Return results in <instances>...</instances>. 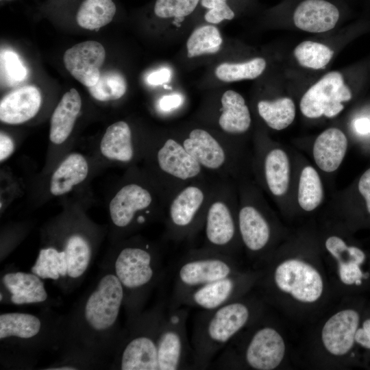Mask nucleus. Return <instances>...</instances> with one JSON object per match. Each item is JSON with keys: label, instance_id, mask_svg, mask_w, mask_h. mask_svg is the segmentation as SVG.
Returning a JSON list of instances; mask_svg holds the SVG:
<instances>
[{"label": "nucleus", "instance_id": "nucleus-1", "mask_svg": "<svg viewBox=\"0 0 370 370\" xmlns=\"http://www.w3.org/2000/svg\"><path fill=\"white\" fill-rule=\"evenodd\" d=\"M60 201L61 211L40 227L38 254L31 271L69 294L83 282L108 235V225L95 223L87 214L93 195Z\"/></svg>", "mask_w": 370, "mask_h": 370}, {"label": "nucleus", "instance_id": "nucleus-2", "mask_svg": "<svg viewBox=\"0 0 370 370\" xmlns=\"http://www.w3.org/2000/svg\"><path fill=\"white\" fill-rule=\"evenodd\" d=\"M124 301L119 280L108 267L101 264L92 286L70 312L62 315L61 349L84 351L108 367L123 332L119 319Z\"/></svg>", "mask_w": 370, "mask_h": 370}, {"label": "nucleus", "instance_id": "nucleus-3", "mask_svg": "<svg viewBox=\"0 0 370 370\" xmlns=\"http://www.w3.org/2000/svg\"><path fill=\"white\" fill-rule=\"evenodd\" d=\"M167 203L160 186L141 166L126 169L106 197L110 243L136 234L147 225L162 221Z\"/></svg>", "mask_w": 370, "mask_h": 370}, {"label": "nucleus", "instance_id": "nucleus-4", "mask_svg": "<svg viewBox=\"0 0 370 370\" xmlns=\"http://www.w3.org/2000/svg\"><path fill=\"white\" fill-rule=\"evenodd\" d=\"M101 265L108 267L119 280L124 292V310L129 322L143 310L162 275L158 245L139 235L110 244Z\"/></svg>", "mask_w": 370, "mask_h": 370}, {"label": "nucleus", "instance_id": "nucleus-5", "mask_svg": "<svg viewBox=\"0 0 370 370\" xmlns=\"http://www.w3.org/2000/svg\"><path fill=\"white\" fill-rule=\"evenodd\" d=\"M0 353L37 359L42 351H60L63 345L62 315L49 309L34 314H0Z\"/></svg>", "mask_w": 370, "mask_h": 370}, {"label": "nucleus", "instance_id": "nucleus-6", "mask_svg": "<svg viewBox=\"0 0 370 370\" xmlns=\"http://www.w3.org/2000/svg\"><path fill=\"white\" fill-rule=\"evenodd\" d=\"M102 168L88 152L72 150L47 173H36L26 181L30 207L38 208L53 199L93 195L92 179Z\"/></svg>", "mask_w": 370, "mask_h": 370}, {"label": "nucleus", "instance_id": "nucleus-7", "mask_svg": "<svg viewBox=\"0 0 370 370\" xmlns=\"http://www.w3.org/2000/svg\"><path fill=\"white\" fill-rule=\"evenodd\" d=\"M252 308L236 299L212 310H201L195 317L191 345L195 369H206L228 343L252 318Z\"/></svg>", "mask_w": 370, "mask_h": 370}, {"label": "nucleus", "instance_id": "nucleus-8", "mask_svg": "<svg viewBox=\"0 0 370 370\" xmlns=\"http://www.w3.org/2000/svg\"><path fill=\"white\" fill-rule=\"evenodd\" d=\"M140 164L160 186L168 202L185 186L210 175L174 135L152 136Z\"/></svg>", "mask_w": 370, "mask_h": 370}, {"label": "nucleus", "instance_id": "nucleus-9", "mask_svg": "<svg viewBox=\"0 0 370 370\" xmlns=\"http://www.w3.org/2000/svg\"><path fill=\"white\" fill-rule=\"evenodd\" d=\"M165 307L160 301L126 322L110 369L158 370V339Z\"/></svg>", "mask_w": 370, "mask_h": 370}, {"label": "nucleus", "instance_id": "nucleus-10", "mask_svg": "<svg viewBox=\"0 0 370 370\" xmlns=\"http://www.w3.org/2000/svg\"><path fill=\"white\" fill-rule=\"evenodd\" d=\"M215 179L208 175L191 182L172 197L162 219L166 238L190 241L202 230Z\"/></svg>", "mask_w": 370, "mask_h": 370}, {"label": "nucleus", "instance_id": "nucleus-11", "mask_svg": "<svg viewBox=\"0 0 370 370\" xmlns=\"http://www.w3.org/2000/svg\"><path fill=\"white\" fill-rule=\"evenodd\" d=\"M237 273L231 256L204 247L190 249L176 267L169 304L199 286Z\"/></svg>", "mask_w": 370, "mask_h": 370}, {"label": "nucleus", "instance_id": "nucleus-12", "mask_svg": "<svg viewBox=\"0 0 370 370\" xmlns=\"http://www.w3.org/2000/svg\"><path fill=\"white\" fill-rule=\"evenodd\" d=\"M232 198L230 180L216 178L202 227L203 247L229 256L240 236L238 210Z\"/></svg>", "mask_w": 370, "mask_h": 370}, {"label": "nucleus", "instance_id": "nucleus-13", "mask_svg": "<svg viewBox=\"0 0 370 370\" xmlns=\"http://www.w3.org/2000/svg\"><path fill=\"white\" fill-rule=\"evenodd\" d=\"M285 343L281 334L268 325L256 328L242 349L224 347L216 356L210 368L230 369L239 363L256 370H272L282 362Z\"/></svg>", "mask_w": 370, "mask_h": 370}, {"label": "nucleus", "instance_id": "nucleus-14", "mask_svg": "<svg viewBox=\"0 0 370 370\" xmlns=\"http://www.w3.org/2000/svg\"><path fill=\"white\" fill-rule=\"evenodd\" d=\"M174 136L208 175L223 180L235 175L236 151L230 136L203 127Z\"/></svg>", "mask_w": 370, "mask_h": 370}, {"label": "nucleus", "instance_id": "nucleus-15", "mask_svg": "<svg viewBox=\"0 0 370 370\" xmlns=\"http://www.w3.org/2000/svg\"><path fill=\"white\" fill-rule=\"evenodd\" d=\"M151 137L138 135L128 122L118 121L107 127L88 153L103 170L112 166L126 169L142 162Z\"/></svg>", "mask_w": 370, "mask_h": 370}, {"label": "nucleus", "instance_id": "nucleus-16", "mask_svg": "<svg viewBox=\"0 0 370 370\" xmlns=\"http://www.w3.org/2000/svg\"><path fill=\"white\" fill-rule=\"evenodd\" d=\"M188 307L166 305L158 339V370L195 369L187 334Z\"/></svg>", "mask_w": 370, "mask_h": 370}, {"label": "nucleus", "instance_id": "nucleus-17", "mask_svg": "<svg viewBox=\"0 0 370 370\" xmlns=\"http://www.w3.org/2000/svg\"><path fill=\"white\" fill-rule=\"evenodd\" d=\"M82 108L78 91L71 88L66 92L53 110L50 118L49 144L45 164L39 172H49L69 152L73 150L75 130Z\"/></svg>", "mask_w": 370, "mask_h": 370}, {"label": "nucleus", "instance_id": "nucleus-18", "mask_svg": "<svg viewBox=\"0 0 370 370\" xmlns=\"http://www.w3.org/2000/svg\"><path fill=\"white\" fill-rule=\"evenodd\" d=\"M352 96L342 74L331 71L306 91L300 100V110L310 119L332 118L344 109L343 103L349 101Z\"/></svg>", "mask_w": 370, "mask_h": 370}, {"label": "nucleus", "instance_id": "nucleus-19", "mask_svg": "<svg viewBox=\"0 0 370 370\" xmlns=\"http://www.w3.org/2000/svg\"><path fill=\"white\" fill-rule=\"evenodd\" d=\"M273 278L278 288L301 302H314L323 293L320 273L302 260L289 259L282 262L275 267Z\"/></svg>", "mask_w": 370, "mask_h": 370}, {"label": "nucleus", "instance_id": "nucleus-20", "mask_svg": "<svg viewBox=\"0 0 370 370\" xmlns=\"http://www.w3.org/2000/svg\"><path fill=\"white\" fill-rule=\"evenodd\" d=\"M248 278L238 273L199 286L171 306L212 310L236 299L247 286Z\"/></svg>", "mask_w": 370, "mask_h": 370}, {"label": "nucleus", "instance_id": "nucleus-21", "mask_svg": "<svg viewBox=\"0 0 370 370\" xmlns=\"http://www.w3.org/2000/svg\"><path fill=\"white\" fill-rule=\"evenodd\" d=\"M0 285L1 304H38L49 300L42 279L32 271L6 269L1 273Z\"/></svg>", "mask_w": 370, "mask_h": 370}, {"label": "nucleus", "instance_id": "nucleus-22", "mask_svg": "<svg viewBox=\"0 0 370 370\" xmlns=\"http://www.w3.org/2000/svg\"><path fill=\"white\" fill-rule=\"evenodd\" d=\"M106 59L103 46L95 40L77 43L68 49L63 56L67 71L78 82L87 88L98 81L100 68Z\"/></svg>", "mask_w": 370, "mask_h": 370}, {"label": "nucleus", "instance_id": "nucleus-23", "mask_svg": "<svg viewBox=\"0 0 370 370\" xmlns=\"http://www.w3.org/2000/svg\"><path fill=\"white\" fill-rule=\"evenodd\" d=\"M42 105V97L37 87L26 86L18 88L1 99V122L9 125L25 124L38 115Z\"/></svg>", "mask_w": 370, "mask_h": 370}, {"label": "nucleus", "instance_id": "nucleus-24", "mask_svg": "<svg viewBox=\"0 0 370 370\" xmlns=\"http://www.w3.org/2000/svg\"><path fill=\"white\" fill-rule=\"evenodd\" d=\"M359 319L356 310L346 309L336 312L325 322L321 331V339L329 353L343 356L352 348Z\"/></svg>", "mask_w": 370, "mask_h": 370}, {"label": "nucleus", "instance_id": "nucleus-25", "mask_svg": "<svg viewBox=\"0 0 370 370\" xmlns=\"http://www.w3.org/2000/svg\"><path fill=\"white\" fill-rule=\"evenodd\" d=\"M338 18V8L325 0H304L293 14L295 25L310 33H322L333 29Z\"/></svg>", "mask_w": 370, "mask_h": 370}, {"label": "nucleus", "instance_id": "nucleus-26", "mask_svg": "<svg viewBox=\"0 0 370 370\" xmlns=\"http://www.w3.org/2000/svg\"><path fill=\"white\" fill-rule=\"evenodd\" d=\"M241 241L251 253L263 251L271 239V227L263 213L254 205L245 204L238 210Z\"/></svg>", "mask_w": 370, "mask_h": 370}, {"label": "nucleus", "instance_id": "nucleus-27", "mask_svg": "<svg viewBox=\"0 0 370 370\" xmlns=\"http://www.w3.org/2000/svg\"><path fill=\"white\" fill-rule=\"evenodd\" d=\"M217 125L220 132L228 136L246 133L251 127L249 109L243 97L238 92L228 90L221 98V108Z\"/></svg>", "mask_w": 370, "mask_h": 370}, {"label": "nucleus", "instance_id": "nucleus-28", "mask_svg": "<svg viewBox=\"0 0 370 370\" xmlns=\"http://www.w3.org/2000/svg\"><path fill=\"white\" fill-rule=\"evenodd\" d=\"M347 148V139L339 129L325 130L316 138L313 156L317 165L323 171L331 173L341 165Z\"/></svg>", "mask_w": 370, "mask_h": 370}, {"label": "nucleus", "instance_id": "nucleus-29", "mask_svg": "<svg viewBox=\"0 0 370 370\" xmlns=\"http://www.w3.org/2000/svg\"><path fill=\"white\" fill-rule=\"evenodd\" d=\"M263 172L268 189L274 196H282L288 190L290 165L286 153L280 149L267 151L263 162Z\"/></svg>", "mask_w": 370, "mask_h": 370}, {"label": "nucleus", "instance_id": "nucleus-30", "mask_svg": "<svg viewBox=\"0 0 370 370\" xmlns=\"http://www.w3.org/2000/svg\"><path fill=\"white\" fill-rule=\"evenodd\" d=\"M258 112L266 124L275 130L288 127L295 117V106L289 97L275 100H261L257 104Z\"/></svg>", "mask_w": 370, "mask_h": 370}, {"label": "nucleus", "instance_id": "nucleus-31", "mask_svg": "<svg viewBox=\"0 0 370 370\" xmlns=\"http://www.w3.org/2000/svg\"><path fill=\"white\" fill-rule=\"evenodd\" d=\"M112 0H85L76 16L77 24L86 29H98L110 23L115 15Z\"/></svg>", "mask_w": 370, "mask_h": 370}, {"label": "nucleus", "instance_id": "nucleus-32", "mask_svg": "<svg viewBox=\"0 0 370 370\" xmlns=\"http://www.w3.org/2000/svg\"><path fill=\"white\" fill-rule=\"evenodd\" d=\"M323 186L317 171L312 166L303 169L299 182L298 203L305 211H312L321 203Z\"/></svg>", "mask_w": 370, "mask_h": 370}, {"label": "nucleus", "instance_id": "nucleus-33", "mask_svg": "<svg viewBox=\"0 0 370 370\" xmlns=\"http://www.w3.org/2000/svg\"><path fill=\"white\" fill-rule=\"evenodd\" d=\"M107 365L92 355L77 349L64 348L53 362L40 368L43 370H82L100 369Z\"/></svg>", "mask_w": 370, "mask_h": 370}, {"label": "nucleus", "instance_id": "nucleus-34", "mask_svg": "<svg viewBox=\"0 0 370 370\" xmlns=\"http://www.w3.org/2000/svg\"><path fill=\"white\" fill-rule=\"evenodd\" d=\"M90 95L95 100L109 102L120 99L127 90V82L124 76L114 71L101 73L98 81L88 88Z\"/></svg>", "mask_w": 370, "mask_h": 370}, {"label": "nucleus", "instance_id": "nucleus-35", "mask_svg": "<svg viewBox=\"0 0 370 370\" xmlns=\"http://www.w3.org/2000/svg\"><path fill=\"white\" fill-rule=\"evenodd\" d=\"M223 39L217 27L204 25L195 29L186 42L187 55L193 58L219 51Z\"/></svg>", "mask_w": 370, "mask_h": 370}, {"label": "nucleus", "instance_id": "nucleus-36", "mask_svg": "<svg viewBox=\"0 0 370 370\" xmlns=\"http://www.w3.org/2000/svg\"><path fill=\"white\" fill-rule=\"evenodd\" d=\"M266 65L265 60L262 58H256L243 63H223L217 67L215 75L225 82L253 79L263 73Z\"/></svg>", "mask_w": 370, "mask_h": 370}, {"label": "nucleus", "instance_id": "nucleus-37", "mask_svg": "<svg viewBox=\"0 0 370 370\" xmlns=\"http://www.w3.org/2000/svg\"><path fill=\"white\" fill-rule=\"evenodd\" d=\"M293 54L301 66L317 70L324 68L330 62L334 52L324 44L305 40L295 48Z\"/></svg>", "mask_w": 370, "mask_h": 370}, {"label": "nucleus", "instance_id": "nucleus-38", "mask_svg": "<svg viewBox=\"0 0 370 370\" xmlns=\"http://www.w3.org/2000/svg\"><path fill=\"white\" fill-rule=\"evenodd\" d=\"M34 223L30 220L8 223L1 226L0 262H2L25 238Z\"/></svg>", "mask_w": 370, "mask_h": 370}, {"label": "nucleus", "instance_id": "nucleus-39", "mask_svg": "<svg viewBox=\"0 0 370 370\" xmlns=\"http://www.w3.org/2000/svg\"><path fill=\"white\" fill-rule=\"evenodd\" d=\"M26 193V182L18 178L6 166L1 168V217L10 205Z\"/></svg>", "mask_w": 370, "mask_h": 370}, {"label": "nucleus", "instance_id": "nucleus-40", "mask_svg": "<svg viewBox=\"0 0 370 370\" xmlns=\"http://www.w3.org/2000/svg\"><path fill=\"white\" fill-rule=\"evenodd\" d=\"M325 247L338 261V267L350 264L360 265L365 259L361 249L354 246H347L342 238L336 236H330L326 240Z\"/></svg>", "mask_w": 370, "mask_h": 370}, {"label": "nucleus", "instance_id": "nucleus-41", "mask_svg": "<svg viewBox=\"0 0 370 370\" xmlns=\"http://www.w3.org/2000/svg\"><path fill=\"white\" fill-rule=\"evenodd\" d=\"M200 0H156L155 14L163 18H182L190 14Z\"/></svg>", "mask_w": 370, "mask_h": 370}, {"label": "nucleus", "instance_id": "nucleus-42", "mask_svg": "<svg viewBox=\"0 0 370 370\" xmlns=\"http://www.w3.org/2000/svg\"><path fill=\"white\" fill-rule=\"evenodd\" d=\"M1 79L9 84L23 81L27 75L25 67L18 56L11 51H2L1 53Z\"/></svg>", "mask_w": 370, "mask_h": 370}, {"label": "nucleus", "instance_id": "nucleus-43", "mask_svg": "<svg viewBox=\"0 0 370 370\" xmlns=\"http://www.w3.org/2000/svg\"><path fill=\"white\" fill-rule=\"evenodd\" d=\"M227 0H201V4L208 10L205 20L210 23L218 24L223 20H232L234 12L227 5Z\"/></svg>", "mask_w": 370, "mask_h": 370}, {"label": "nucleus", "instance_id": "nucleus-44", "mask_svg": "<svg viewBox=\"0 0 370 370\" xmlns=\"http://www.w3.org/2000/svg\"><path fill=\"white\" fill-rule=\"evenodd\" d=\"M19 147L18 139L8 132H0V162L1 164L8 160Z\"/></svg>", "mask_w": 370, "mask_h": 370}, {"label": "nucleus", "instance_id": "nucleus-45", "mask_svg": "<svg viewBox=\"0 0 370 370\" xmlns=\"http://www.w3.org/2000/svg\"><path fill=\"white\" fill-rule=\"evenodd\" d=\"M339 278L343 283L347 285L356 284L360 285L362 283L361 279L363 277L360 265L358 264H350L338 267Z\"/></svg>", "mask_w": 370, "mask_h": 370}, {"label": "nucleus", "instance_id": "nucleus-46", "mask_svg": "<svg viewBox=\"0 0 370 370\" xmlns=\"http://www.w3.org/2000/svg\"><path fill=\"white\" fill-rule=\"evenodd\" d=\"M183 103L181 95L170 94L163 96L158 102V108L162 112H167L178 108Z\"/></svg>", "mask_w": 370, "mask_h": 370}, {"label": "nucleus", "instance_id": "nucleus-47", "mask_svg": "<svg viewBox=\"0 0 370 370\" xmlns=\"http://www.w3.org/2000/svg\"><path fill=\"white\" fill-rule=\"evenodd\" d=\"M358 190L365 198L367 210L370 213V168L360 177Z\"/></svg>", "mask_w": 370, "mask_h": 370}, {"label": "nucleus", "instance_id": "nucleus-48", "mask_svg": "<svg viewBox=\"0 0 370 370\" xmlns=\"http://www.w3.org/2000/svg\"><path fill=\"white\" fill-rule=\"evenodd\" d=\"M355 341L362 347L370 349V319L363 322L362 328H358L355 335Z\"/></svg>", "mask_w": 370, "mask_h": 370}, {"label": "nucleus", "instance_id": "nucleus-49", "mask_svg": "<svg viewBox=\"0 0 370 370\" xmlns=\"http://www.w3.org/2000/svg\"><path fill=\"white\" fill-rule=\"evenodd\" d=\"M171 75L170 70L164 68L149 74L147 80L151 85H160L168 82L171 79Z\"/></svg>", "mask_w": 370, "mask_h": 370}, {"label": "nucleus", "instance_id": "nucleus-50", "mask_svg": "<svg viewBox=\"0 0 370 370\" xmlns=\"http://www.w3.org/2000/svg\"><path fill=\"white\" fill-rule=\"evenodd\" d=\"M370 119L368 118H359L354 121V127L356 132L360 134H369Z\"/></svg>", "mask_w": 370, "mask_h": 370}, {"label": "nucleus", "instance_id": "nucleus-51", "mask_svg": "<svg viewBox=\"0 0 370 370\" xmlns=\"http://www.w3.org/2000/svg\"><path fill=\"white\" fill-rule=\"evenodd\" d=\"M369 134H370V122H369Z\"/></svg>", "mask_w": 370, "mask_h": 370}, {"label": "nucleus", "instance_id": "nucleus-52", "mask_svg": "<svg viewBox=\"0 0 370 370\" xmlns=\"http://www.w3.org/2000/svg\"><path fill=\"white\" fill-rule=\"evenodd\" d=\"M1 1H3V0H1ZM3 1H10V0H3Z\"/></svg>", "mask_w": 370, "mask_h": 370}]
</instances>
